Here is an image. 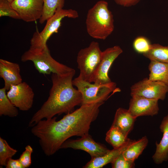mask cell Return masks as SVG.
Returning <instances> with one entry per match:
<instances>
[{"instance_id":"10","label":"cell","mask_w":168,"mask_h":168,"mask_svg":"<svg viewBox=\"0 0 168 168\" xmlns=\"http://www.w3.org/2000/svg\"><path fill=\"white\" fill-rule=\"evenodd\" d=\"M7 94L12 103L20 110L27 111L32 108L35 94L32 88L26 82L12 85Z\"/></svg>"},{"instance_id":"3","label":"cell","mask_w":168,"mask_h":168,"mask_svg":"<svg viewBox=\"0 0 168 168\" xmlns=\"http://www.w3.org/2000/svg\"><path fill=\"white\" fill-rule=\"evenodd\" d=\"M104 0L98 1L88 11L86 20L88 34L93 38L105 40L113 31L114 19Z\"/></svg>"},{"instance_id":"25","label":"cell","mask_w":168,"mask_h":168,"mask_svg":"<svg viewBox=\"0 0 168 168\" xmlns=\"http://www.w3.org/2000/svg\"><path fill=\"white\" fill-rule=\"evenodd\" d=\"M8 16L16 19H21L17 12L7 0H0V16Z\"/></svg>"},{"instance_id":"1","label":"cell","mask_w":168,"mask_h":168,"mask_svg":"<svg viewBox=\"0 0 168 168\" xmlns=\"http://www.w3.org/2000/svg\"><path fill=\"white\" fill-rule=\"evenodd\" d=\"M103 103L81 105L58 121L57 118L42 119L32 127L31 133L39 139L42 150L47 156L54 155L70 137H82L89 134L90 126L96 120L99 108Z\"/></svg>"},{"instance_id":"16","label":"cell","mask_w":168,"mask_h":168,"mask_svg":"<svg viewBox=\"0 0 168 168\" xmlns=\"http://www.w3.org/2000/svg\"><path fill=\"white\" fill-rule=\"evenodd\" d=\"M133 140L130 139L125 144L117 148L110 150L103 155L91 158V160L83 166L84 168H101L111 162L125 151Z\"/></svg>"},{"instance_id":"29","label":"cell","mask_w":168,"mask_h":168,"mask_svg":"<svg viewBox=\"0 0 168 168\" xmlns=\"http://www.w3.org/2000/svg\"><path fill=\"white\" fill-rule=\"evenodd\" d=\"M118 5L125 7H129L137 4L141 0H113Z\"/></svg>"},{"instance_id":"2","label":"cell","mask_w":168,"mask_h":168,"mask_svg":"<svg viewBox=\"0 0 168 168\" xmlns=\"http://www.w3.org/2000/svg\"><path fill=\"white\" fill-rule=\"evenodd\" d=\"M74 70L59 75L52 73V86L47 100L32 116L28 124L32 127L43 119H50L56 114H68L75 106L81 105L82 96L80 92L73 87L72 78Z\"/></svg>"},{"instance_id":"9","label":"cell","mask_w":168,"mask_h":168,"mask_svg":"<svg viewBox=\"0 0 168 168\" xmlns=\"http://www.w3.org/2000/svg\"><path fill=\"white\" fill-rule=\"evenodd\" d=\"M123 52L118 45L108 48L102 51L101 60L94 75L92 82L105 84L112 82L108 75L109 69L114 60Z\"/></svg>"},{"instance_id":"13","label":"cell","mask_w":168,"mask_h":168,"mask_svg":"<svg viewBox=\"0 0 168 168\" xmlns=\"http://www.w3.org/2000/svg\"><path fill=\"white\" fill-rule=\"evenodd\" d=\"M158 100L140 96L132 97L128 110L135 118L143 116H152L158 113Z\"/></svg>"},{"instance_id":"28","label":"cell","mask_w":168,"mask_h":168,"mask_svg":"<svg viewBox=\"0 0 168 168\" xmlns=\"http://www.w3.org/2000/svg\"><path fill=\"white\" fill-rule=\"evenodd\" d=\"M33 152V149L32 147L30 145H27L18 159L24 168L29 167L31 164V155Z\"/></svg>"},{"instance_id":"12","label":"cell","mask_w":168,"mask_h":168,"mask_svg":"<svg viewBox=\"0 0 168 168\" xmlns=\"http://www.w3.org/2000/svg\"><path fill=\"white\" fill-rule=\"evenodd\" d=\"M72 148L81 150L88 153L91 158L101 156L109 150L105 146L95 142L88 134L76 139H67L60 149Z\"/></svg>"},{"instance_id":"7","label":"cell","mask_w":168,"mask_h":168,"mask_svg":"<svg viewBox=\"0 0 168 168\" xmlns=\"http://www.w3.org/2000/svg\"><path fill=\"white\" fill-rule=\"evenodd\" d=\"M102 52L99 43L95 41L79 51L77 61L80 71L79 76L82 79L92 82L94 75L101 60Z\"/></svg>"},{"instance_id":"11","label":"cell","mask_w":168,"mask_h":168,"mask_svg":"<svg viewBox=\"0 0 168 168\" xmlns=\"http://www.w3.org/2000/svg\"><path fill=\"white\" fill-rule=\"evenodd\" d=\"M10 3L21 19L26 22L35 21L42 15L43 0H13Z\"/></svg>"},{"instance_id":"8","label":"cell","mask_w":168,"mask_h":168,"mask_svg":"<svg viewBox=\"0 0 168 168\" xmlns=\"http://www.w3.org/2000/svg\"><path fill=\"white\" fill-rule=\"evenodd\" d=\"M130 90L131 97L138 96L163 100L168 93V86L162 82L151 81L145 78L133 85Z\"/></svg>"},{"instance_id":"21","label":"cell","mask_w":168,"mask_h":168,"mask_svg":"<svg viewBox=\"0 0 168 168\" xmlns=\"http://www.w3.org/2000/svg\"><path fill=\"white\" fill-rule=\"evenodd\" d=\"M130 139L117 128L111 126L106 133V141L114 148H119L125 144Z\"/></svg>"},{"instance_id":"20","label":"cell","mask_w":168,"mask_h":168,"mask_svg":"<svg viewBox=\"0 0 168 168\" xmlns=\"http://www.w3.org/2000/svg\"><path fill=\"white\" fill-rule=\"evenodd\" d=\"M6 91L4 87L0 89V116L16 117L19 114L18 110L8 97Z\"/></svg>"},{"instance_id":"24","label":"cell","mask_w":168,"mask_h":168,"mask_svg":"<svg viewBox=\"0 0 168 168\" xmlns=\"http://www.w3.org/2000/svg\"><path fill=\"white\" fill-rule=\"evenodd\" d=\"M17 151L12 147L4 139L0 137V166H5L10 158L17 153Z\"/></svg>"},{"instance_id":"22","label":"cell","mask_w":168,"mask_h":168,"mask_svg":"<svg viewBox=\"0 0 168 168\" xmlns=\"http://www.w3.org/2000/svg\"><path fill=\"white\" fill-rule=\"evenodd\" d=\"M143 55L150 61L168 63V45L165 46L159 44H151L149 50Z\"/></svg>"},{"instance_id":"23","label":"cell","mask_w":168,"mask_h":168,"mask_svg":"<svg viewBox=\"0 0 168 168\" xmlns=\"http://www.w3.org/2000/svg\"><path fill=\"white\" fill-rule=\"evenodd\" d=\"M44 7L42 15L39 19L42 24L52 17L57 10L63 7L64 0H43Z\"/></svg>"},{"instance_id":"6","label":"cell","mask_w":168,"mask_h":168,"mask_svg":"<svg viewBox=\"0 0 168 168\" xmlns=\"http://www.w3.org/2000/svg\"><path fill=\"white\" fill-rule=\"evenodd\" d=\"M78 16L77 12L74 10L58 8L54 15L47 21L42 30L40 32L36 31L34 33L30 41V47L42 49L48 47L47 40L53 34L58 32L63 19L66 17L75 19Z\"/></svg>"},{"instance_id":"30","label":"cell","mask_w":168,"mask_h":168,"mask_svg":"<svg viewBox=\"0 0 168 168\" xmlns=\"http://www.w3.org/2000/svg\"><path fill=\"white\" fill-rule=\"evenodd\" d=\"M6 168H24L19 159L10 158L7 161L5 166Z\"/></svg>"},{"instance_id":"27","label":"cell","mask_w":168,"mask_h":168,"mask_svg":"<svg viewBox=\"0 0 168 168\" xmlns=\"http://www.w3.org/2000/svg\"><path fill=\"white\" fill-rule=\"evenodd\" d=\"M113 168H132L134 167V161L126 159L123 153L119 155L112 162Z\"/></svg>"},{"instance_id":"26","label":"cell","mask_w":168,"mask_h":168,"mask_svg":"<svg viewBox=\"0 0 168 168\" xmlns=\"http://www.w3.org/2000/svg\"><path fill=\"white\" fill-rule=\"evenodd\" d=\"M151 45L148 40L143 36H139L136 38L133 43V46L135 51L142 54L149 50Z\"/></svg>"},{"instance_id":"5","label":"cell","mask_w":168,"mask_h":168,"mask_svg":"<svg viewBox=\"0 0 168 168\" xmlns=\"http://www.w3.org/2000/svg\"><path fill=\"white\" fill-rule=\"evenodd\" d=\"M72 84L82 94L81 105L104 103L111 92L118 91H116L118 89L116 88V84L114 82L105 84H92L83 80L79 76L72 80Z\"/></svg>"},{"instance_id":"19","label":"cell","mask_w":168,"mask_h":168,"mask_svg":"<svg viewBox=\"0 0 168 168\" xmlns=\"http://www.w3.org/2000/svg\"><path fill=\"white\" fill-rule=\"evenodd\" d=\"M146 136L142 137L137 140H133L123 154L127 159L134 161L142 153L148 143Z\"/></svg>"},{"instance_id":"15","label":"cell","mask_w":168,"mask_h":168,"mask_svg":"<svg viewBox=\"0 0 168 168\" xmlns=\"http://www.w3.org/2000/svg\"><path fill=\"white\" fill-rule=\"evenodd\" d=\"M159 128L163 136L159 143L156 142V150L152 157L154 162L157 164L168 160V114L163 119Z\"/></svg>"},{"instance_id":"14","label":"cell","mask_w":168,"mask_h":168,"mask_svg":"<svg viewBox=\"0 0 168 168\" xmlns=\"http://www.w3.org/2000/svg\"><path fill=\"white\" fill-rule=\"evenodd\" d=\"M0 77L3 80L4 87L7 91L12 85L22 82L19 65L2 59H0Z\"/></svg>"},{"instance_id":"18","label":"cell","mask_w":168,"mask_h":168,"mask_svg":"<svg viewBox=\"0 0 168 168\" xmlns=\"http://www.w3.org/2000/svg\"><path fill=\"white\" fill-rule=\"evenodd\" d=\"M148 69L149 80L160 81L168 86V63L150 61Z\"/></svg>"},{"instance_id":"17","label":"cell","mask_w":168,"mask_h":168,"mask_svg":"<svg viewBox=\"0 0 168 168\" xmlns=\"http://www.w3.org/2000/svg\"><path fill=\"white\" fill-rule=\"evenodd\" d=\"M136 119L128 110L119 108L116 110L111 126L117 128L128 136L133 128Z\"/></svg>"},{"instance_id":"4","label":"cell","mask_w":168,"mask_h":168,"mask_svg":"<svg viewBox=\"0 0 168 168\" xmlns=\"http://www.w3.org/2000/svg\"><path fill=\"white\" fill-rule=\"evenodd\" d=\"M21 60L22 62L32 61L39 73L44 75L54 73L62 75L74 70L54 59L48 47L42 49L30 47L22 55Z\"/></svg>"},{"instance_id":"32","label":"cell","mask_w":168,"mask_h":168,"mask_svg":"<svg viewBox=\"0 0 168 168\" xmlns=\"http://www.w3.org/2000/svg\"></svg>"},{"instance_id":"31","label":"cell","mask_w":168,"mask_h":168,"mask_svg":"<svg viewBox=\"0 0 168 168\" xmlns=\"http://www.w3.org/2000/svg\"><path fill=\"white\" fill-rule=\"evenodd\" d=\"M8 0L9 2H12L13 0Z\"/></svg>"}]
</instances>
